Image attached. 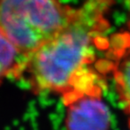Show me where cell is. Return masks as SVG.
Returning <instances> with one entry per match:
<instances>
[{
  "instance_id": "3",
  "label": "cell",
  "mask_w": 130,
  "mask_h": 130,
  "mask_svg": "<svg viewBox=\"0 0 130 130\" xmlns=\"http://www.w3.org/2000/svg\"><path fill=\"white\" fill-rule=\"evenodd\" d=\"M103 91L86 92L62 100L67 130H109L111 114Z\"/></svg>"
},
{
  "instance_id": "4",
  "label": "cell",
  "mask_w": 130,
  "mask_h": 130,
  "mask_svg": "<svg viewBox=\"0 0 130 130\" xmlns=\"http://www.w3.org/2000/svg\"><path fill=\"white\" fill-rule=\"evenodd\" d=\"M100 59L105 74L110 73L130 127V35L126 31L108 39Z\"/></svg>"
},
{
  "instance_id": "1",
  "label": "cell",
  "mask_w": 130,
  "mask_h": 130,
  "mask_svg": "<svg viewBox=\"0 0 130 130\" xmlns=\"http://www.w3.org/2000/svg\"><path fill=\"white\" fill-rule=\"evenodd\" d=\"M112 0H87L75 8L67 24L28 57L22 77L35 93L62 96L97 64V51H104L109 24L106 14Z\"/></svg>"
},
{
  "instance_id": "6",
  "label": "cell",
  "mask_w": 130,
  "mask_h": 130,
  "mask_svg": "<svg viewBox=\"0 0 130 130\" xmlns=\"http://www.w3.org/2000/svg\"><path fill=\"white\" fill-rule=\"evenodd\" d=\"M126 32L130 35V0H129V15H128V21H127V29Z\"/></svg>"
},
{
  "instance_id": "5",
  "label": "cell",
  "mask_w": 130,
  "mask_h": 130,
  "mask_svg": "<svg viewBox=\"0 0 130 130\" xmlns=\"http://www.w3.org/2000/svg\"><path fill=\"white\" fill-rule=\"evenodd\" d=\"M0 28V82L7 78L22 77L28 61Z\"/></svg>"
},
{
  "instance_id": "2",
  "label": "cell",
  "mask_w": 130,
  "mask_h": 130,
  "mask_svg": "<svg viewBox=\"0 0 130 130\" xmlns=\"http://www.w3.org/2000/svg\"><path fill=\"white\" fill-rule=\"evenodd\" d=\"M74 9L58 0H0V28L29 56L67 24Z\"/></svg>"
}]
</instances>
